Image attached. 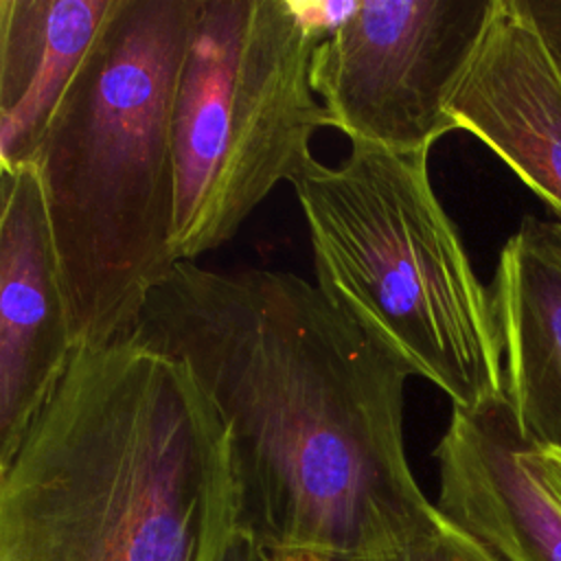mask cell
I'll use <instances>...</instances> for the list:
<instances>
[{"label": "cell", "mask_w": 561, "mask_h": 561, "mask_svg": "<svg viewBox=\"0 0 561 561\" xmlns=\"http://www.w3.org/2000/svg\"><path fill=\"white\" fill-rule=\"evenodd\" d=\"M180 359L230 445L239 533L353 561L436 504L403 432L412 370L307 278L182 261L136 331Z\"/></svg>", "instance_id": "6da1fadb"}, {"label": "cell", "mask_w": 561, "mask_h": 561, "mask_svg": "<svg viewBox=\"0 0 561 561\" xmlns=\"http://www.w3.org/2000/svg\"><path fill=\"white\" fill-rule=\"evenodd\" d=\"M237 533L217 410L136 335L79 346L0 469V561H221Z\"/></svg>", "instance_id": "7a4b0ae2"}, {"label": "cell", "mask_w": 561, "mask_h": 561, "mask_svg": "<svg viewBox=\"0 0 561 561\" xmlns=\"http://www.w3.org/2000/svg\"><path fill=\"white\" fill-rule=\"evenodd\" d=\"M197 7L116 0L33 160L77 348L134 335L178 265L173 118Z\"/></svg>", "instance_id": "3957f363"}, {"label": "cell", "mask_w": 561, "mask_h": 561, "mask_svg": "<svg viewBox=\"0 0 561 561\" xmlns=\"http://www.w3.org/2000/svg\"><path fill=\"white\" fill-rule=\"evenodd\" d=\"M427 156L351 142L340 164L316 160L294 191L324 296L451 408L476 412L504 399L500 337Z\"/></svg>", "instance_id": "277c9868"}, {"label": "cell", "mask_w": 561, "mask_h": 561, "mask_svg": "<svg viewBox=\"0 0 561 561\" xmlns=\"http://www.w3.org/2000/svg\"><path fill=\"white\" fill-rule=\"evenodd\" d=\"M322 39L294 0H199L173 118L178 263L224 245L316 162L311 140L331 127L311 85Z\"/></svg>", "instance_id": "5b68a950"}, {"label": "cell", "mask_w": 561, "mask_h": 561, "mask_svg": "<svg viewBox=\"0 0 561 561\" xmlns=\"http://www.w3.org/2000/svg\"><path fill=\"white\" fill-rule=\"evenodd\" d=\"M491 0H359L320 42L311 85L331 127L351 142L397 153L430 151L456 131L449 92Z\"/></svg>", "instance_id": "8992f818"}, {"label": "cell", "mask_w": 561, "mask_h": 561, "mask_svg": "<svg viewBox=\"0 0 561 561\" xmlns=\"http://www.w3.org/2000/svg\"><path fill=\"white\" fill-rule=\"evenodd\" d=\"M456 131L476 136L561 219V46L530 0H491L449 92Z\"/></svg>", "instance_id": "52a82bcc"}, {"label": "cell", "mask_w": 561, "mask_h": 561, "mask_svg": "<svg viewBox=\"0 0 561 561\" xmlns=\"http://www.w3.org/2000/svg\"><path fill=\"white\" fill-rule=\"evenodd\" d=\"M0 469L77 351L35 164L0 171Z\"/></svg>", "instance_id": "ba28073f"}, {"label": "cell", "mask_w": 561, "mask_h": 561, "mask_svg": "<svg viewBox=\"0 0 561 561\" xmlns=\"http://www.w3.org/2000/svg\"><path fill=\"white\" fill-rule=\"evenodd\" d=\"M434 460L436 506L500 561H561V506L533 473L506 399L451 408Z\"/></svg>", "instance_id": "9c48e42d"}, {"label": "cell", "mask_w": 561, "mask_h": 561, "mask_svg": "<svg viewBox=\"0 0 561 561\" xmlns=\"http://www.w3.org/2000/svg\"><path fill=\"white\" fill-rule=\"evenodd\" d=\"M489 291L515 427L530 449L561 456V221L526 217Z\"/></svg>", "instance_id": "30bf717a"}, {"label": "cell", "mask_w": 561, "mask_h": 561, "mask_svg": "<svg viewBox=\"0 0 561 561\" xmlns=\"http://www.w3.org/2000/svg\"><path fill=\"white\" fill-rule=\"evenodd\" d=\"M116 0H0V171L33 164Z\"/></svg>", "instance_id": "8fae6325"}, {"label": "cell", "mask_w": 561, "mask_h": 561, "mask_svg": "<svg viewBox=\"0 0 561 561\" xmlns=\"http://www.w3.org/2000/svg\"><path fill=\"white\" fill-rule=\"evenodd\" d=\"M353 561H500L438 506L421 522Z\"/></svg>", "instance_id": "7c38bea8"}, {"label": "cell", "mask_w": 561, "mask_h": 561, "mask_svg": "<svg viewBox=\"0 0 561 561\" xmlns=\"http://www.w3.org/2000/svg\"><path fill=\"white\" fill-rule=\"evenodd\" d=\"M526 460L543 489L561 506V456L552 451H537L526 445Z\"/></svg>", "instance_id": "4fadbf2b"}, {"label": "cell", "mask_w": 561, "mask_h": 561, "mask_svg": "<svg viewBox=\"0 0 561 561\" xmlns=\"http://www.w3.org/2000/svg\"><path fill=\"white\" fill-rule=\"evenodd\" d=\"M530 7L548 35L561 46V0H530Z\"/></svg>", "instance_id": "5bb4252c"}, {"label": "cell", "mask_w": 561, "mask_h": 561, "mask_svg": "<svg viewBox=\"0 0 561 561\" xmlns=\"http://www.w3.org/2000/svg\"><path fill=\"white\" fill-rule=\"evenodd\" d=\"M221 561H270V557L250 537H245L243 533H237V537L228 546Z\"/></svg>", "instance_id": "9a60e30c"}, {"label": "cell", "mask_w": 561, "mask_h": 561, "mask_svg": "<svg viewBox=\"0 0 561 561\" xmlns=\"http://www.w3.org/2000/svg\"><path fill=\"white\" fill-rule=\"evenodd\" d=\"M270 561H335L327 554H320L316 550H302V548H291V550H276L267 554Z\"/></svg>", "instance_id": "2e32d148"}]
</instances>
